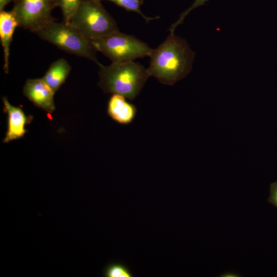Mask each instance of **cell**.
Returning <instances> with one entry per match:
<instances>
[{
    "label": "cell",
    "instance_id": "cell-14",
    "mask_svg": "<svg viewBox=\"0 0 277 277\" xmlns=\"http://www.w3.org/2000/svg\"><path fill=\"white\" fill-rule=\"evenodd\" d=\"M104 276L106 277H132V273L128 268L121 263L109 265L105 268Z\"/></svg>",
    "mask_w": 277,
    "mask_h": 277
},
{
    "label": "cell",
    "instance_id": "cell-8",
    "mask_svg": "<svg viewBox=\"0 0 277 277\" xmlns=\"http://www.w3.org/2000/svg\"><path fill=\"white\" fill-rule=\"evenodd\" d=\"M4 111L7 114V130L3 140L7 143L14 140L23 137L27 132L25 126L33 120L31 115L27 116L22 109L12 105L6 97H3Z\"/></svg>",
    "mask_w": 277,
    "mask_h": 277
},
{
    "label": "cell",
    "instance_id": "cell-17",
    "mask_svg": "<svg viewBox=\"0 0 277 277\" xmlns=\"http://www.w3.org/2000/svg\"><path fill=\"white\" fill-rule=\"evenodd\" d=\"M16 0H0V11L4 10V8L8 4L12 2H15Z\"/></svg>",
    "mask_w": 277,
    "mask_h": 277
},
{
    "label": "cell",
    "instance_id": "cell-1",
    "mask_svg": "<svg viewBox=\"0 0 277 277\" xmlns=\"http://www.w3.org/2000/svg\"><path fill=\"white\" fill-rule=\"evenodd\" d=\"M170 32L161 45L152 49L147 70L161 83L173 85L190 72L194 54L185 40Z\"/></svg>",
    "mask_w": 277,
    "mask_h": 277
},
{
    "label": "cell",
    "instance_id": "cell-6",
    "mask_svg": "<svg viewBox=\"0 0 277 277\" xmlns=\"http://www.w3.org/2000/svg\"><path fill=\"white\" fill-rule=\"evenodd\" d=\"M11 11L18 26L33 32L55 21L52 11L57 7L56 0H16Z\"/></svg>",
    "mask_w": 277,
    "mask_h": 277
},
{
    "label": "cell",
    "instance_id": "cell-12",
    "mask_svg": "<svg viewBox=\"0 0 277 277\" xmlns=\"http://www.w3.org/2000/svg\"><path fill=\"white\" fill-rule=\"evenodd\" d=\"M56 3L57 7L62 11L63 22L70 24L71 17L78 7L80 0H56Z\"/></svg>",
    "mask_w": 277,
    "mask_h": 277
},
{
    "label": "cell",
    "instance_id": "cell-5",
    "mask_svg": "<svg viewBox=\"0 0 277 277\" xmlns=\"http://www.w3.org/2000/svg\"><path fill=\"white\" fill-rule=\"evenodd\" d=\"M91 43L96 51L112 62L134 61L138 58L149 56L152 50L147 44L134 36L119 31Z\"/></svg>",
    "mask_w": 277,
    "mask_h": 277
},
{
    "label": "cell",
    "instance_id": "cell-13",
    "mask_svg": "<svg viewBox=\"0 0 277 277\" xmlns=\"http://www.w3.org/2000/svg\"><path fill=\"white\" fill-rule=\"evenodd\" d=\"M102 1L103 0H98ZM110 1L126 11H132L140 14L147 22L155 19L145 16L141 10V6L143 5L144 0H106Z\"/></svg>",
    "mask_w": 277,
    "mask_h": 277
},
{
    "label": "cell",
    "instance_id": "cell-11",
    "mask_svg": "<svg viewBox=\"0 0 277 277\" xmlns=\"http://www.w3.org/2000/svg\"><path fill=\"white\" fill-rule=\"evenodd\" d=\"M71 70L68 62L64 58H60L50 65L42 78L55 92L65 83Z\"/></svg>",
    "mask_w": 277,
    "mask_h": 277
},
{
    "label": "cell",
    "instance_id": "cell-3",
    "mask_svg": "<svg viewBox=\"0 0 277 277\" xmlns=\"http://www.w3.org/2000/svg\"><path fill=\"white\" fill-rule=\"evenodd\" d=\"M70 24L90 42L119 31L115 21L98 0H80Z\"/></svg>",
    "mask_w": 277,
    "mask_h": 277
},
{
    "label": "cell",
    "instance_id": "cell-2",
    "mask_svg": "<svg viewBox=\"0 0 277 277\" xmlns=\"http://www.w3.org/2000/svg\"><path fill=\"white\" fill-rule=\"evenodd\" d=\"M98 86L105 93L121 95L133 100L150 77L147 69L133 61L112 62L109 66L98 65Z\"/></svg>",
    "mask_w": 277,
    "mask_h": 277
},
{
    "label": "cell",
    "instance_id": "cell-4",
    "mask_svg": "<svg viewBox=\"0 0 277 277\" xmlns=\"http://www.w3.org/2000/svg\"><path fill=\"white\" fill-rule=\"evenodd\" d=\"M55 21L34 33L67 53L90 60L97 65L100 64L96 56V50L90 41L70 24Z\"/></svg>",
    "mask_w": 277,
    "mask_h": 277
},
{
    "label": "cell",
    "instance_id": "cell-10",
    "mask_svg": "<svg viewBox=\"0 0 277 277\" xmlns=\"http://www.w3.org/2000/svg\"><path fill=\"white\" fill-rule=\"evenodd\" d=\"M18 26L16 18L11 11H1L0 12V39L4 55V70L9 71V58L13 35Z\"/></svg>",
    "mask_w": 277,
    "mask_h": 277
},
{
    "label": "cell",
    "instance_id": "cell-7",
    "mask_svg": "<svg viewBox=\"0 0 277 277\" xmlns=\"http://www.w3.org/2000/svg\"><path fill=\"white\" fill-rule=\"evenodd\" d=\"M23 94L38 108L49 113L55 109V92L41 78L28 79L23 89Z\"/></svg>",
    "mask_w": 277,
    "mask_h": 277
},
{
    "label": "cell",
    "instance_id": "cell-15",
    "mask_svg": "<svg viewBox=\"0 0 277 277\" xmlns=\"http://www.w3.org/2000/svg\"><path fill=\"white\" fill-rule=\"evenodd\" d=\"M209 0H194L193 3L191 6L184 11L180 15L179 19L176 22L173 24L170 28L169 31L171 32H174L175 28L180 24H182L185 17L194 9L197 8L198 7L203 5L206 2Z\"/></svg>",
    "mask_w": 277,
    "mask_h": 277
},
{
    "label": "cell",
    "instance_id": "cell-9",
    "mask_svg": "<svg viewBox=\"0 0 277 277\" xmlns=\"http://www.w3.org/2000/svg\"><path fill=\"white\" fill-rule=\"evenodd\" d=\"M107 113L114 121L122 125H128L134 120L137 109L121 95L113 94L107 104Z\"/></svg>",
    "mask_w": 277,
    "mask_h": 277
},
{
    "label": "cell",
    "instance_id": "cell-16",
    "mask_svg": "<svg viewBox=\"0 0 277 277\" xmlns=\"http://www.w3.org/2000/svg\"><path fill=\"white\" fill-rule=\"evenodd\" d=\"M268 202L277 207V182L272 183L270 186V196Z\"/></svg>",
    "mask_w": 277,
    "mask_h": 277
}]
</instances>
